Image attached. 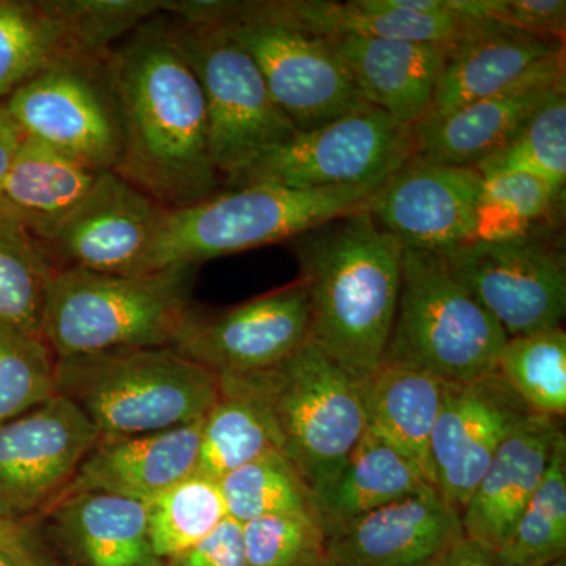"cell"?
Listing matches in <instances>:
<instances>
[{
    "label": "cell",
    "instance_id": "1",
    "mask_svg": "<svg viewBox=\"0 0 566 566\" xmlns=\"http://www.w3.org/2000/svg\"><path fill=\"white\" fill-rule=\"evenodd\" d=\"M120 112L123 151L115 174L167 210L221 191L200 82L163 14L145 21L107 55Z\"/></svg>",
    "mask_w": 566,
    "mask_h": 566
},
{
    "label": "cell",
    "instance_id": "2",
    "mask_svg": "<svg viewBox=\"0 0 566 566\" xmlns=\"http://www.w3.org/2000/svg\"><path fill=\"white\" fill-rule=\"evenodd\" d=\"M311 338L356 381L385 357L400 296L403 244L367 210L294 238Z\"/></svg>",
    "mask_w": 566,
    "mask_h": 566
},
{
    "label": "cell",
    "instance_id": "3",
    "mask_svg": "<svg viewBox=\"0 0 566 566\" xmlns=\"http://www.w3.org/2000/svg\"><path fill=\"white\" fill-rule=\"evenodd\" d=\"M193 266L115 275L55 270L44 301L41 337L55 359L114 349L172 346L193 312Z\"/></svg>",
    "mask_w": 566,
    "mask_h": 566
},
{
    "label": "cell",
    "instance_id": "4",
    "mask_svg": "<svg viewBox=\"0 0 566 566\" xmlns=\"http://www.w3.org/2000/svg\"><path fill=\"white\" fill-rule=\"evenodd\" d=\"M55 360V394L70 398L102 438L197 422L219 394V376L180 356L172 346Z\"/></svg>",
    "mask_w": 566,
    "mask_h": 566
},
{
    "label": "cell",
    "instance_id": "5",
    "mask_svg": "<svg viewBox=\"0 0 566 566\" xmlns=\"http://www.w3.org/2000/svg\"><path fill=\"white\" fill-rule=\"evenodd\" d=\"M379 188L301 191L251 185L216 192L167 211L148 255L147 274L294 240L334 219L365 210Z\"/></svg>",
    "mask_w": 566,
    "mask_h": 566
},
{
    "label": "cell",
    "instance_id": "6",
    "mask_svg": "<svg viewBox=\"0 0 566 566\" xmlns=\"http://www.w3.org/2000/svg\"><path fill=\"white\" fill-rule=\"evenodd\" d=\"M506 338L441 253L403 245L397 314L381 363L469 382L494 374Z\"/></svg>",
    "mask_w": 566,
    "mask_h": 566
},
{
    "label": "cell",
    "instance_id": "7",
    "mask_svg": "<svg viewBox=\"0 0 566 566\" xmlns=\"http://www.w3.org/2000/svg\"><path fill=\"white\" fill-rule=\"evenodd\" d=\"M245 376L270 411L279 450L314 493L367 431L360 381L311 340L270 370Z\"/></svg>",
    "mask_w": 566,
    "mask_h": 566
},
{
    "label": "cell",
    "instance_id": "8",
    "mask_svg": "<svg viewBox=\"0 0 566 566\" xmlns=\"http://www.w3.org/2000/svg\"><path fill=\"white\" fill-rule=\"evenodd\" d=\"M174 29L202 87L211 158L223 185L297 132L256 63L222 24L174 22Z\"/></svg>",
    "mask_w": 566,
    "mask_h": 566
},
{
    "label": "cell",
    "instance_id": "9",
    "mask_svg": "<svg viewBox=\"0 0 566 566\" xmlns=\"http://www.w3.org/2000/svg\"><path fill=\"white\" fill-rule=\"evenodd\" d=\"M415 156V133L370 104L293 134L222 188H379Z\"/></svg>",
    "mask_w": 566,
    "mask_h": 566
},
{
    "label": "cell",
    "instance_id": "10",
    "mask_svg": "<svg viewBox=\"0 0 566 566\" xmlns=\"http://www.w3.org/2000/svg\"><path fill=\"white\" fill-rule=\"evenodd\" d=\"M221 24L256 63L275 104L297 133L367 104L331 40L285 20L271 0L234 2Z\"/></svg>",
    "mask_w": 566,
    "mask_h": 566
},
{
    "label": "cell",
    "instance_id": "11",
    "mask_svg": "<svg viewBox=\"0 0 566 566\" xmlns=\"http://www.w3.org/2000/svg\"><path fill=\"white\" fill-rule=\"evenodd\" d=\"M106 61L61 59L6 103L25 136L92 169L115 172L122 122Z\"/></svg>",
    "mask_w": 566,
    "mask_h": 566
},
{
    "label": "cell",
    "instance_id": "12",
    "mask_svg": "<svg viewBox=\"0 0 566 566\" xmlns=\"http://www.w3.org/2000/svg\"><path fill=\"white\" fill-rule=\"evenodd\" d=\"M542 230L439 252L509 337L562 326L565 318L564 249Z\"/></svg>",
    "mask_w": 566,
    "mask_h": 566
},
{
    "label": "cell",
    "instance_id": "13",
    "mask_svg": "<svg viewBox=\"0 0 566 566\" xmlns=\"http://www.w3.org/2000/svg\"><path fill=\"white\" fill-rule=\"evenodd\" d=\"M99 439L87 416L57 394L0 424V520L25 523L48 512Z\"/></svg>",
    "mask_w": 566,
    "mask_h": 566
},
{
    "label": "cell",
    "instance_id": "14",
    "mask_svg": "<svg viewBox=\"0 0 566 566\" xmlns=\"http://www.w3.org/2000/svg\"><path fill=\"white\" fill-rule=\"evenodd\" d=\"M311 338V304L303 282L274 290L221 315L192 314L172 345L211 374L270 370Z\"/></svg>",
    "mask_w": 566,
    "mask_h": 566
},
{
    "label": "cell",
    "instance_id": "15",
    "mask_svg": "<svg viewBox=\"0 0 566 566\" xmlns=\"http://www.w3.org/2000/svg\"><path fill=\"white\" fill-rule=\"evenodd\" d=\"M167 211L120 175L103 170L81 207L43 248L55 270L147 274L148 255Z\"/></svg>",
    "mask_w": 566,
    "mask_h": 566
},
{
    "label": "cell",
    "instance_id": "16",
    "mask_svg": "<svg viewBox=\"0 0 566 566\" xmlns=\"http://www.w3.org/2000/svg\"><path fill=\"white\" fill-rule=\"evenodd\" d=\"M531 415L497 374L446 382L430 441L433 486L458 513L468 504L499 447Z\"/></svg>",
    "mask_w": 566,
    "mask_h": 566
},
{
    "label": "cell",
    "instance_id": "17",
    "mask_svg": "<svg viewBox=\"0 0 566 566\" xmlns=\"http://www.w3.org/2000/svg\"><path fill=\"white\" fill-rule=\"evenodd\" d=\"M480 199L482 175L475 167L411 159L365 210L406 248L446 252L475 240Z\"/></svg>",
    "mask_w": 566,
    "mask_h": 566
},
{
    "label": "cell",
    "instance_id": "18",
    "mask_svg": "<svg viewBox=\"0 0 566 566\" xmlns=\"http://www.w3.org/2000/svg\"><path fill=\"white\" fill-rule=\"evenodd\" d=\"M565 87L564 52L539 63L505 91L416 125L412 159L475 167L504 147L551 95Z\"/></svg>",
    "mask_w": 566,
    "mask_h": 566
},
{
    "label": "cell",
    "instance_id": "19",
    "mask_svg": "<svg viewBox=\"0 0 566 566\" xmlns=\"http://www.w3.org/2000/svg\"><path fill=\"white\" fill-rule=\"evenodd\" d=\"M461 536L460 513L427 483L331 536L329 553L338 566H415L447 553Z\"/></svg>",
    "mask_w": 566,
    "mask_h": 566
},
{
    "label": "cell",
    "instance_id": "20",
    "mask_svg": "<svg viewBox=\"0 0 566 566\" xmlns=\"http://www.w3.org/2000/svg\"><path fill=\"white\" fill-rule=\"evenodd\" d=\"M202 420L153 433L99 439L59 501L73 494L104 493L147 504L196 474Z\"/></svg>",
    "mask_w": 566,
    "mask_h": 566
},
{
    "label": "cell",
    "instance_id": "21",
    "mask_svg": "<svg viewBox=\"0 0 566 566\" xmlns=\"http://www.w3.org/2000/svg\"><path fill=\"white\" fill-rule=\"evenodd\" d=\"M564 434L560 420L531 415L516 424L460 512L465 538L499 551L526 509Z\"/></svg>",
    "mask_w": 566,
    "mask_h": 566
},
{
    "label": "cell",
    "instance_id": "22",
    "mask_svg": "<svg viewBox=\"0 0 566 566\" xmlns=\"http://www.w3.org/2000/svg\"><path fill=\"white\" fill-rule=\"evenodd\" d=\"M285 20L324 36L412 41L453 46L482 20L452 0H271Z\"/></svg>",
    "mask_w": 566,
    "mask_h": 566
},
{
    "label": "cell",
    "instance_id": "23",
    "mask_svg": "<svg viewBox=\"0 0 566 566\" xmlns=\"http://www.w3.org/2000/svg\"><path fill=\"white\" fill-rule=\"evenodd\" d=\"M327 39L365 103L411 128L422 120L452 46L354 35Z\"/></svg>",
    "mask_w": 566,
    "mask_h": 566
},
{
    "label": "cell",
    "instance_id": "24",
    "mask_svg": "<svg viewBox=\"0 0 566 566\" xmlns=\"http://www.w3.org/2000/svg\"><path fill=\"white\" fill-rule=\"evenodd\" d=\"M564 52L565 41L482 20L450 48L433 102L419 123L505 91L539 63Z\"/></svg>",
    "mask_w": 566,
    "mask_h": 566
},
{
    "label": "cell",
    "instance_id": "25",
    "mask_svg": "<svg viewBox=\"0 0 566 566\" xmlns=\"http://www.w3.org/2000/svg\"><path fill=\"white\" fill-rule=\"evenodd\" d=\"M51 527L82 566H163L148 535L147 506L104 493L63 497L48 510Z\"/></svg>",
    "mask_w": 566,
    "mask_h": 566
},
{
    "label": "cell",
    "instance_id": "26",
    "mask_svg": "<svg viewBox=\"0 0 566 566\" xmlns=\"http://www.w3.org/2000/svg\"><path fill=\"white\" fill-rule=\"evenodd\" d=\"M446 381L408 365L381 363L360 381L368 433L416 465L433 485L430 441Z\"/></svg>",
    "mask_w": 566,
    "mask_h": 566
},
{
    "label": "cell",
    "instance_id": "27",
    "mask_svg": "<svg viewBox=\"0 0 566 566\" xmlns=\"http://www.w3.org/2000/svg\"><path fill=\"white\" fill-rule=\"evenodd\" d=\"M102 172L25 136L3 182L0 205L46 245L81 207Z\"/></svg>",
    "mask_w": 566,
    "mask_h": 566
},
{
    "label": "cell",
    "instance_id": "28",
    "mask_svg": "<svg viewBox=\"0 0 566 566\" xmlns=\"http://www.w3.org/2000/svg\"><path fill=\"white\" fill-rule=\"evenodd\" d=\"M427 483L415 464L365 431L340 468L312 493V505L331 538L357 517L415 493Z\"/></svg>",
    "mask_w": 566,
    "mask_h": 566
},
{
    "label": "cell",
    "instance_id": "29",
    "mask_svg": "<svg viewBox=\"0 0 566 566\" xmlns=\"http://www.w3.org/2000/svg\"><path fill=\"white\" fill-rule=\"evenodd\" d=\"M273 450H279L273 420L251 379L219 376L218 398L202 420L197 474L219 480Z\"/></svg>",
    "mask_w": 566,
    "mask_h": 566
},
{
    "label": "cell",
    "instance_id": "30",
    "mask_svg": "<svg viewBox=\"0 0 566 566\" xmlns=\"http://www.w3.org/2000/svg\"><path fill=\"white\" fill-rule=\"evenodd\" d=\"M54 273L55 264L43 244L0 205V324L41 337Z\"/></svg>",
    "mask_w": 566,
    "mask_h": 566
},
{
    "label": "cell",
    "instance_id": "31",
    "mask_svg": "<svg viewBox=\"0 0 566 566\" xmlns=\"http://www.w3.org/2000/svg\"><path fill=\"white\" fill-rule=\"evenodd\" d=\"M495 374L528 411L562 420L566 415V333L547 327L506 338Z\"/></svg>",
    "mask_w": 566,
    "mask_h": 566
},
{
    "label": "cell",
    "instance_id": "32",
    "mask_svg": "<svg viewBox=\"0 0 566 566\" xmlns=\"http://www.w3.org/2000/svg\"><path fill=\"white\" fill-rule=\"evenodd\" d=\"M145 506L151 547L163 562L196 546L229 517L218 480L197 472Z\"/></svg>",
    "mask_w": 566,
    "mask_h": 566
},
{
    "label": "cell",
    "instance_id": "33",
    "mask_svg": "<svg viewBox=\"0 0 566 566\" xmlns=\"http://www.w3.org/2000/svg\"><path fill=\"white\" fill-rule=\"evenodd\" d=\"M509 566H546L566 556V438H558L542 483L499 547Z\"/></svg>",
    "mask_w": 566,
    "mask_h": 566
},
{
    "label": "cell",
    "instance_id": "34",
    "mask_svg": "<svg viewBox=\"0 0 566 566\" xmlns=\"http://www.w3.org/2000/svg\"><path fill=\"white\" fill-rule=\"evenodd\" d=\"M218 482L227 516L240 524L262 516L314 512L311 488L279 450L233 469Z\"/></svg>",
    "mask_w": 566,
    "mask_h": 566
},
{
    "label": "cell",
    "instance_id": "35",
    "mask_svg": "<svg viewBox=\"0 0 566 566\" xmlns=\"http://www.w3.org/2000/svg\"><path fill=\"white\" fill-rule=\"evenodd\" d=\"M65 57L61 29L40 2L0 0V103Z\"/></svg>",
    "mask_w": 566,
    "mask_h": 566
},
{
    "label": "cell",
    "instance_id": "36",
    "mask_svg": "<svg viewBox=\"0 0 566 566\" xmlns=\"http://www.w3.org/2000/svg\"><path fill=\"white\" fill-rule=\"evenodd\" d=\"M70 57L106 59L112 44L163 14V0H43Z\"/></svg>",
    "mask_w": 566,
    "mask_h": 566
},
{
    "label": "cell",
    "instance_id": "37",
    "mask_svg": "<svg viewBox=\"0 0 566 566\" xmlns=\"http://www.w3.org/2000/svg\"><path fill=\"white\" fill-rule=\"evenodd\" d=\"M475 169L480 175L506 170L531 174L565 199L566 87L551 95L504 147Z\"/></svg>",
    "mask_w": 566,
    "mask_h": 566
},
{
    "label": "cell",
    "instance_id": "38",
    "mask_svg": "<svg viewBox=\"0 0 566 566\" xmlns=\"http://www.w3.org/2000/svg\"><path fill=\"white\" fill-rule=\"evenodd\" d=\"M560 205L564 197L534 175L515 170L482 175L475 240H506L535 232L553 221Z\"/></svg>",
    "mask_w": 566,
    "mask_h": 566
},
{
    "label": "cell",
    "instance_id": "39",
    "mask_svg": "<svg viewBox=\"0 0 566 566\" xmlns=\"http://www.w3.org/2000/svg\"><path fill=\"white\" fill-rule=\"evenodd\" d=\"M55 363L43 338L0 324V424L54 397Z\"/></svg>",
    "mask_w": 566,
    "mask_h": 566
},
{
    "label": "cell",
    "instance_id": "40",
    "mask_svg": "<svg viewBox=\"0 0 566 566\" xmlns=\"http://www.w3.org/2000/svg\"><path fill=\"white\" fill-rule=\"evenodd\" d=\"M243 527L245 566H324L329 536L314 512L256 517Z\"/></svg>",
    "mask_w": 566,
    "mask_h": 566
},
{
    "label": "cell",
    "instance_id": "41",
    "mask_svg": "<svg viewBox=\"0 0 566 566\" xmlns=\"http://www.w3.org/2000/svg\"><path fill=\"white\" fill-rule=\"evenodd\" d=\"M453 6L465 17L565 41V0H453Z\"/></svg>",
    "mask_w": 566,
    "mask_h": 566
},
{
    "label": "cell",
    "instance_id": "42",
    "mask_svg": "<svg viewBox=\"0 0 566 566\" xmlns=\"http://www.w3.org/2000/svg\"><path fill=\"white\" fill-rule=\"evenodd\" d=\"M163 566H245L243 527L227 517L211 535Z\"/></svg>",
    "mask_w": 566,
    "mask_h": 566
},
{
    "label": "cell",
    "instance_id": "43",
    "mask_svg": "<svg viewBox=\"0 0 566 566\" xmlns=\"http://www.w3.org/2000/svg\"><path fill=\"white\" fill-rule=\"evenodd\" d=\"M24 140L25 134L20 123L13 117L7 103H0V192Z\"/></svg>",
    "mask_w": 566,
    "mask_h": 566
},
{
    "label": "cell",
    "instance_id": "44",
    "mask_svg": "<svg viewBox=\"0 0 566 566\" xmlns=\"http://www.w3.org/2000/svg\"><path fill=\"white\" fill-rule=\"evenodd\" d=\"M444 566H509L497 551L461 536L446 553Z\"/></svg>",
    "mask_w": 566,
    "mask_h": 566
},
{
    "label": "cell",
    "instance_id": "45",
    "mask_svg": "<svg viewBox=\"0 0 566 566\" xmlns=\"http://www.w3.org/2000/svg\"><path fill=\"white\" fill-rule=\"evenodd\" d=\"M31 531L21 521L0 520V566H24Z\"/></svg>",
    "mask_w": 566,
    "mask_h": 566
},
{
    "label": "cell",
    "instance_id": "46",
    "mask_svg": "<svg viewBox=\"0 0 566 566\" xmlns=\"http://www.w3.org/2000/svg\"><path fill=\"white\" fill-rule=\"evenodd\" d=\"M24 566H51L46 557L41 554V549L33 535L29 536L28 545L24 549Z\"/></svg>",
    "mask_w": 566,
    "mask_h": 566
},
{
    "label": "cell",
    "instance_id": "47",
    "mask_svg": "<svg viewBox=\"0 0 566 566\" xmlns=\"http://www.w3.org/2000/svg\"><path fill=\"white\" fill-rule=\"evenodd\" d=\"M446 562V553L441 554V556L430 558V560L422 562V564L415 566H444Z\"/></svg>",
    "mask_w": 566,
    "mask_h": 566
},
{
    "label": "cell",
    "instance_id": "48",
    "mask_svg": "<svg viewBox=\"0 0 566 566\" xmlns=\"http://www.w3.org/2000/svg\"><path fill=\"white\" fill-rule=\"evenodd\" d=\"M546 566H566V558H560V560L553 562V564Z\"/></svg>",
    "mask_w": 566,
    "mask_h": 566
},
{
    "label": "cell",
    "instance_id": "49",
    "mask_svg": "<svg viewBox=\"0 0 566 566\" xmlns=\"http://www.w3.org/2000/svg\"><path fill=\"white\" fill-rule=\"evenodd\" d=\"M324 566H338V565H337V564H335L334 558H333V557H331V558H329V562H327V564H326V565H324Z\"/></svg>",
    "mask_w": 566,
    "mask_h": 566
}]
</instances>
